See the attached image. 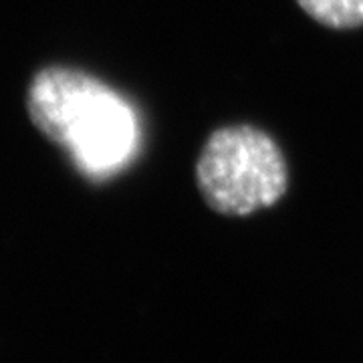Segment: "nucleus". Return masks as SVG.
I'll return each mask as SVG.
<instances>
[{
    "label": "nucleus",
    "instance_id": "7ed1b4c3",
    "mask_svg": "<svg viewBox=\"0 0 363 363\" xmlns=\"http://www.w3.org/2000/svg\"><path fill=\"white\" fill-rule=\"evenodd\" d=\"M297 4L329 28L363 26V0H297Z\"/></svg>",
    "mask_w": 363,
    "mask_h": 363
},
{
    "label": "nucleus",
    "instance_id": "f03ea898",
    "mask_svg": "<svg viewBox=\"0 0 363 363\" xmlns=\"http://www.w3.org/2000/svg\"><path fill=\"white\" fill-rule=\"evenodd\" d=\"M200 194L224 216H247L277 204L286 192V162L269 133L252 125L216 130L196 164Z\"/></svg>",
    "mask_w": 363,
    "mask_h": 363
},
{
    "label": "nucleus",
    "instance_id": "f257e3e1",
    "mask_svg": "<svg viewBox=\"0 0 363 363\" xmlns=\"http://www.w3.org/2000/svg\"><path fill=\"white\" fill-rule=\"evenodd\" d=\"M26 109L35 128L69 152L91 180L117 176L140 152V119L131 104L104 81L69 67L33 77Z\"/></svg>",
    "mask_w": 363,
    "mask_h": 363
}]
</instances>
